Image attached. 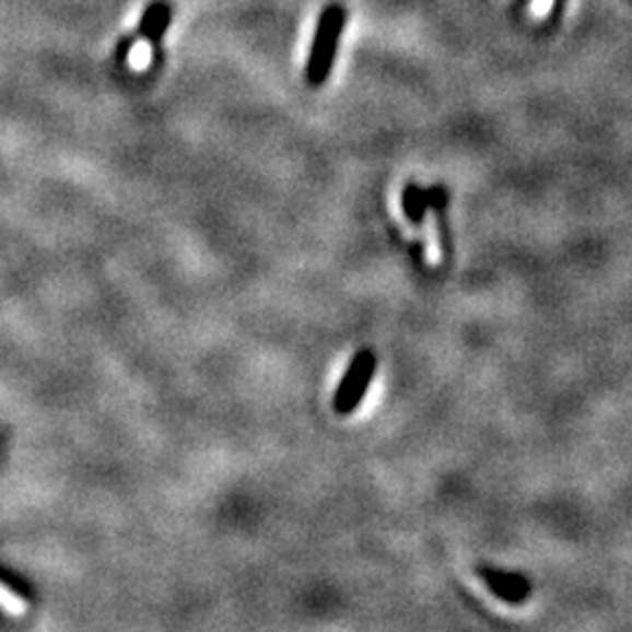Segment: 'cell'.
Instances as JSON below:
<instances>
[{
  "mask_svg": "<svg viewBox=\"0 0 632 632\" xmlns=\"http://www.w3.org/2000/svg\"><path fill=\"white\" fill-rule=\"evenodd\" d=\"M344 26H347V8L342 3H330L321 10L305 63V80L309 87H321L328 80L338 59Z\"/></svg>",
  "mask_w": 632,
  "mask_h": 632,
  "instance_id": "1",
  "label": "cell"
},
{
  "mask_svg": "<svg viewBox=\"0 0 632 632\" xmlns=\"http://www.w3.org/2000/svg\"><path fill=\"white\" fill-rule=\"evenodd\" d=\"M375 368H377L375 354L371 349H361L354 361L349 363V368L338 387V394L332 398V408H336V412L349 414L359 408L365 391H368V385L375 377Z\"/></svg>",
  "mask_w": 632,
  "mask_h": 632,
  "instance_id": "2",
  "label": "cell"
},
{
  "mask_svg": "<svg viewBox=\"0 0 632 632\" xmlns=\"http://www.w3.org/2000/svg\"><path fill=\"white\" fill-rule=\"evenodd\" d=\"M478 576L482 578V584L488 586V590L496 597V600H502L506 605H523L529 600L531 584L525 574L478 567Z\"/></svg>",
  "mask_w": 632,
  "mask_h": 632,
  "instance_id": "3",
  "label": "cell"
},
{
  "mask_svg": "<svg viewBox=\"0 0 632 632\" xmlns=\"http://www.w3.org/2000/svg\"><path fill=\"white\" fill-rule=\"evenodd\" d=\"M174 20V8L166 0H153L151 5L143 10V16L137 28L139 40H145L153 49H160L166 28L172 26Z\"/></svg>",
  "mask_w": 632,
  "mask_h": 632,
  "instance_id": "4",
  "label": "cell"
},
{
  "mask_svg": "<svg viewBox=\"0 0 632 632\" xmlns=\"http://www.w3.org/2000/svg\"><path fill=\"white\" fill-rule=\"evenodd\" d=\"M403 213H406V219L410 221V225L414 227H420L426 219V190H422L418 183L410 180L408 186L403 188Z\"/></svg>",
  "mask_w": 632,
  "mask_h": 632,
  "instance_id": "5",
  "label": "cell"
},
{
  "mask_svg": "<svg viewBox=\"0 0 632 632\" xmlns=\"http://www.w3.org/2000/svg\"><path fill=\"white\" fill-rule=\"evenodd\" d=\"M0 607L8 609L10 613H24L26 605L22 597H16L12 590H8L5 586H0Z\"/></svg>",
  "mask_w": 632,
  "mask_h": 632,
  "instance_id": "6",
  "label": "cell"
},
{
  "mask_svg": "<svg viewBox=\"0 0 632 632\" xmlns=\"http://www.w3.org/2000/svg\"><path fill=\"white\" fill-rule=\"evenodd\" d=\"M529 0H518V5L523 8V5H527ZM562 8H564V0H555V8H553V20H558L560 16V12H562Z\"/></svg>",
  "mask_w": 632,
  "mask_h": 632,
  "instance_id": "7",
  "label": "cell"
}]
</instances>
